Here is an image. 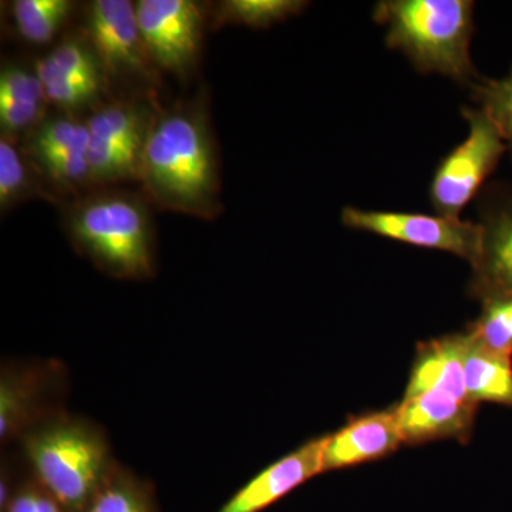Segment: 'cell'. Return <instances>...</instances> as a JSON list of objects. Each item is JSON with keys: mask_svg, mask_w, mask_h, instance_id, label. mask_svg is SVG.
Here are the masks:
<instances>
[{"mask_svg": "<svg viewBox=\"0 0 512 512\" xmlns=\"http://www.w3.org/2000/svg\"><path fill=\"white\" fill-rule=\"evenodd\" d=\"M138 183L144 198L160 210L205 221L220 217V163L205 90L173 106L158 107Z\"/></svg>", "mask_w": 512, "mask_h": 512, "instance_id": "1", "label": "cell"}, {"mask_svg": "<svg viewBox=\"0 0 512 512\" xmlns=\"http://www.w3.org/2000/svg\"><path fill=\"white\" fill-rule=\"evenodd\" d=\"M141 192L96 188L62 205L64 234L77 254L121 281L157 272L156 228Z\"/></svg>", "mask_w": 512, "mask_h": 512, "instance_id": "2", "label": "cell"}, {"mask_svg": "<svg viewBox=\"0 0 512 512\" xmlns=\"http://www.w3.org/2000/svg\"><path fill=\"white\" fill-rule=\"evenodd\" d=\"M471 0H383L373 19L387 29L386 45L424 74H441L473 87L483 76L470 56L474 35Z\"/></svg>", "mask_w": 512, "mask_h": 512, "instance_id": "3", "label": "cell"}, {"mask_svg": "<svg viewBox=\"0 0 512 512\" xmlns=\"http://www.w3.org/2000/svg\"><path fill=\"white\" fill-rule=\"evenodd\" d=\"M20 440L33 478L66 512H83L116 466L104 431L83 417L53 414Z\"/></svg>", "mask_w": 512, "mask_h": 512, "instance_id": "4", "label": "cell"}, {"mask_svg": "<svg viewBox=\"0 0 512 512\" xmlns=\"http://www.w3.org/2000/svg\"><path fill=\"white\" fill-rule=\"evenodd\" d=\"M153 94L111 97L87 116L89 163L96 188L138 183L141 158L158 104Z\"/></svg>", "mask_w": 512, "mask_h": 512, "instance_id": "5", "label": "cell"}, {"mask_svg": "<svg viewBox=\"0 0 512 512\" xmlns=\"http://www.w3.org/2000/svg\"><path fill=\"white\" fill-rule=\"evenodd\" d=\"M468 136L440 161L430 185L437 215L460 220L461 212L483 190L508 148L493 120L480 107H464Z\"/></svg>", "mask_w": 512, "mask_h": 512, "instance_id": "6", "label": "cell"}, {"mask_svg": "<svg viewBox=\"0 0 512 512\" xmlns=\"http://www.w3.org/2000/svg\"><path fill=\"white\" fill-rule=\"evenodd\" d=\"M82 29L99 55L110 84H131L138 92L154 96L161 73L148 56L136 3L93 0L84 8Z\"/></svg>", "mask_w": 512, "mask_h": 512, "instance_id": "7", "label": "cell"}, {"mask_svg": "<svg viewBox=\"0 0 512 512\" xmlns=\"http://www.w3.org/2000/svg\"><path fill=\"white\" fill-rule=\"evenodd\" d=\"M136 9L148 56L158 72L190 79L211 18L208 6L197 0H138Z\"/></svg>", "mask_w": 512, "mask_h": 512, "instance_id": "8", "label": "cell"}, {"mask_svg": "<svg viewBox=\"0 0 512 512\" xmlns=\"http://www.w3.org/2000/svg\"><path fill=\"white\" fill-rule=\"evenodd\" d=\"M20 146L63 205L94 190L87 117L50 113Z\"/></svg>", "mask_w": 512, "mask_h": 512, "instance_id": "9", "label": "cell"}, {"mask_svg": "<svg viewBox=\"0 0 512 512\" xmlns=\"http://www.w3.org/2000/svg\"><path fill=\"white\" fill-rule=\"evenodd\" d=\"M345 227L394 239L413 247L450 252L473 264L480 248L477 222L454 220L441 215L412 212L367 211L346 207L342 211Z\"/></svg>", "mask_w": 512, "mask_h": 512, "instance_id": "10", "label": "cell"}, {"mask_svg": "<svg viewBox=\"0 0 512 512\" xmlns=\"http://www.w3.org/2000/svg\"><path fill=\"white\" fill-rule=\"evenodd\" d=\"M478 201L480 248L471 268L468 292L483 299L512 293V184L485 187Z\"/></svg>", "mask_w": 512, "mask_h": 512, "instance_id": "11", "label": "cell"}, {"mask_svg": "<svg viewBox=\"0 0 512 512\" xmlns=\"http://www.w3.org/2000/svg\"><path fill=\"white\" fill-rule=\"evenodd\" d=\"M52 365H12L0 376V440L20 439L37 423L62 412L50 403L53 387L62 383Z\"/></svg>", "mask_w": 512, "mask_h": 512, "instance_id": "12", "label": "cell"}, {"mask_svg": "<svg viewBox=\"0 0 512 512\" xmlns=\"http://www.w3.org/2000/svg\"><path fill=\"white\" fill-rule=\"evenodd\" d=\"M477 409L470 400L443 392H424L404 396L393 412L403 443L417 446L436 440L467 443L476 426Z\"/></svg>", "mask_w": 512, "mask_h": 512, "instance_id": "13", "label": "cell"}, {"mask_svg": "<svg viewBox=\"0 0 512 512\" xmlns=\"http://www.w3.org/2000/svg\"><path fill=\"white\" fill-rule=\"evenodd\" d=\"M326 436L309 440L256 474L217 512H262L323 473Z\"/></svg>", "mask_w": 512, "mask_h": 512, "instance_id": "14", "label": "cell"}, {"mask_svg": "<svg viewBox=\"0 0 512 512\" xmlns=\"http://www.w3.org/2000/svg\"><path fill=\"white\" fill-rule=\"evenodd\" d=\"M402 444L393 409L352 417L342 429L326 436L323 473L380 460Z\"/></svg>", "mask_w": 512, "mask_h": 512, "instance_id": "15", "label": "cell"}, {"mask_svg": "<svg viewBox=\"0 0 512 512\" xmlns=\"http://www.w3.org/2000/svg\"><path fill=\"white\" fill-rule=\"evenodd\" d=\"M50 101L35 64L3 62L0 69V136L25 140L49 116Z\"/></svg>", "mask_w": 512, "mask_h": 512, "instance_id": "16", "label": "cell"}, {"mask_svg": "<svg viewBox=\"0 0 512 512\" xmlns=\"http://www.w3.org/2000/svg\"><path fill=\"white\" fill-rule=\"evenodd\" d=\"M466 348V332L420 343L404 396L443 392L468 400L464 380Z\"/></svg>", "mask_w": 512, "mask_h": 512, "instance_id": "17", "label": "cell"}, {"mask_svg": "<svg viewBox=\"0 0 512 512\" xmlns=\"http://www.w3.org/2000/svg\"><path fill=\"white\" fill-rule=\"evenodd\" d=\"M464 380L470 402L495 403L512 409V356L481 345L468 330Z\"/></svg>", "mask_w": 512, "mask_h": 512, "instance_id": "18", "label": "cell"}, {"mask_svg": "<svg viewBox=\"0 0 512 512\" xmlns=\"http://www.w3.org/2000/svg\"><path fill=\"white\" fill-rule=\"evenodd\" d=\"M32 200L63 205L26 156L19 141L0 136V211L5 214L16 205Z\"/></svg>", "mask_w": 512, "mask_h": 512, "instance_id": "19", "label": "cell"}, {"mask_svg": "<svg viewBox=\"0 0 512 512\" xmlns=\"http://www.w3.org/2000/svg\"><path fill=\"white\" fill-rule=\"evenodd\" d=\"M43 84L49 82H93L109 87L99 55L82 28L64 37L45 57L35 63Z\"/></svg>", "mask_w": 512, "mask_h": 512, "instance_id": "20", "label": "cell"}, {"mask_svg": "<svg viewBox=\"0 0 512 512\" xmlns=\"http://www.w3.org/2000/svg\"><path fill=\"white\" fill-rule=\"evenodd\" d=\"M308 6L305 0H222L212 9V29L231 25L269 29L301 15Z\"/></svg>", "mask_w": 512, "mask_h": 512, "instance_id": "21", "label": "cell"}, {"mask_svg": "<svg viewBox=\"0 0 512 512\" xmlns=\"http://www.w3.org/2000/svg\"><path fill=\"white\" fill-rule=\"evenodd\" d=\"M83 512H157L156 497L151 484L116 464Z\"/></svg>", "mask_w": 512, "mask_h": 512, "instance_id": "22", "label": "cell"}, {"mask_svg": "<svg viewBox=\"0 0 512 512\" xmlns=\"http://www.w3.org/2000/svg\"><path fill=\"white\" fill-rule=\"evenodd\" d=\"M72 0H15L12 18L20 36L32 45H46L55 39L72 16Z\"/></svg>", "mask_w": 512, "mask_h": 512, "instance_id": "23", "label": "cell"}, {"mask_svg": "<svg viewBox=\"0 0 512 512\" xmlns=\"http://www.w3.org/2000/svg\"><path fill=\"white\" fill-rule=\"evenodd\" d=\"M480 301V316L468 332L485 348L512 356V293H495Z\"/></svg>", "mask_w": 512, "mask_h": 512, "instance_id": "24", "label": "cell"}, {"mask_svg": "<svg viewBox=\"0 0 512 512\" xmlns=\"http://www.w3.org/2000/svg\"><path fill=\"white\" fill-rule=\"evenodd\" d=\"M470 90L477 107L488 114L500 131L512 156V67L500 79L483 77Z\"/></svg>", "mask_w": 512, "mask_h": 512, "instance_id": "25", "label": "cell"}, {"mask_svg": "<svg viewBox=\"0 0 512 512\" xmlns=\"http://www.w3.org/2000/svg\"><path fill=\"white\" fill-rule=\"evenodd\" d=\"M2 512H66L35 478L15 488L8 507Z\"/></svg>", "mask_w": 512, "mask_h": 512, "instance_id": "26", "label": "cell"}]
</instances>
